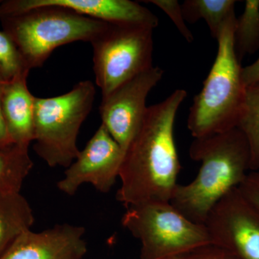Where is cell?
Instances as JSON below:
<instances>
[{
    "label": "cell",
    "mask_w": 259,
    "mask_h": 259,
    "mask_svg": "<svg viewBox=\"0 0 259 259\" xmlns=\"http://www.w3.org/2000/svg\"><path fill=\"white\" fill-rule=\"evenodd\" d=\"M187 96L177 90L166 100L148 107L124 152L116 199L127 208L170 202L181 169L175 140L177 112Z\"/></svg>",
    "instance_id": "6da1fadb"
},
{
    "label": "cell",
    "mask_w": 259,
    "mask_h": 259,
    "mask_svg": "<svg viewBox=\"0 0 259 259\" xmlns=\"http://www.w3.org/2000/svg\"><path fill=\"white\" fill-rule=\"evenodd\" d=\"M190 158L201 163L190 183L177 185L170 203L192 222L204 224L218 202L238 188L250 170V151L239 129L194 139Z\"/></svg>",
    "instance_id": "7a4b0ae2"
},
{
    "label": "cell",
    "mask_w": 259,
    "mask_h": 259,
    "mask_svg": "<svg viewBox=\"0 0 259 259\" xmlns=\"http://www.w3.org/2000/svg\"><path fill=\"white\" fill-rule=\"evenodd\" d=\"M236 18H230L220 32L215 60L190 107L187 127L194 139L222 134L238 125L246 88L233 42Z\"/></svg>",
    "instance_id": "3957f363"
},
{
    "label": "cell",
    "mask_w": 259,
    "mask_h": 259,
    "mask_svg": "<svg viewBox=\"0 0 259 259\" xmlns=\"http://www.w3.org/2000/svg\"><path fill=\"white\" fill-rule=\"evenodd\" d=\"M0 21L30 71L41 67L58 47L73 42H91L107 24L54 5L1 17Z\"/></svg>",
    "instance_id": "277c9868"
},
{
    "label": "cell",
    "mask_w": 259,
    "mask_h": 259,
    "mask_svg": "<svg viewBox=\"0 0 259 259\" xmlns=\"http://www.w3.org/2000/svg\"><path fill=\"white\" fill-rule=\"evenodd\" d=\"M95 85L76 83L60 96L40 98L34 105V150L50 167H68L79 156L80 127L93 109Z\"/></svg>",
    "instance_id": "5b68a950"
},
{
    "label": "cell",
    "mask_w": 259,
    "mask_h": 259,
    "mask_svg": "<svg viewBox=\"0 0 259 259\" xmlns=\"http://www.w3.org/2000/svg\"><path fill=\"white\" fill-rule=\"evenodd\" d=\"M121 223L141 241L143 259H170L212 243L205 225L192 222L170 202L131 206Z\"/></svg>",
    "instance_id": "8992f818"
},
{
    "label": "cell",
    "mask_w": 259,
    "mask_h": 259,
    "mask_svg": "<svg viewBox=\"0 0 259 259\" xmlns=\"http://www.w3.org/2000/svg\"><path fill=\"white\" fill-rule=\"evenodd\" d=\"M153 30L139 24L107 23L90 42L102 97L153 66Z\"/></svg>",
    "instance_id": "52a82bcc"
},
{
    "label": "cell",
    "mask_w": 259,
    "mask_h": 259,
    "mask_svg": "<svg viewBox=\"0 0 259 259\" xmlns=\"http://www.w3.org/2000/svg\"><path fill=\"white\" fill-rule=\"evenodd\" d=\"M204 225L214 244L238 259H259V212L238 188L218 202Z\"/></svg>",
    "instance_id": "ba28073f"
},
{
    "label": "cell",
    "mask_w": 259,
    "mask_h": 259,
    "mask_svg": "<svg viewBox=\"0 0 259 259\" xmlns=\"http://www.w3.org/2000/svg\"><path fill=\"white\" fill-rule=\"evenodd\" d=\"M163 74L161 68L152 66L102 97V124L124 152L144 118L148 94L161 81Z\"/></svg>",
    "instance_id": "9c48e42d"
},
{
    "label": "cell",
    "mask_w": 259,
    "mask_h": 259,
    "mask_svg": "<svg viewBox=\"0 0 259 259\" xmlns=\"http://www.w3.org/2000/svg\"><path fill=\"white\" fill-rule=\"evenodd\" d=\"M124 151L101 124L79 156L57 183L61 192L72 196L81 185L90 184L102 193L111 190L119 178Z\"/></svg>",
    "instance_id": "30bf717a"
},
{
    "label": "cell",
    "mask_w": 259,
    "mask_h": 259,
    "mask_svg": "<svg viewBox=\"0 0 259 259\" xmlns=\"http://www.w3.org/2000/svg\"><path fill=\"white\" fill-rule=\"evenodd\" d=\"M44 5L64 7L76 13L109 23H133L153 29L158 25L154 13L130 0H5L0 1V18Z\"/></svg>",
    "instance_id": "8fae6325"
},
{
    "label": "cell",
    "mask_w": 259,
    "mask_h": 259,
    "mask_svg": "<svg viewBox=\"0 0 259 259\" xmlns=\"http://www.w3.org/2000/svg\"><path fill=\"white\" fill-rule=\"evenodd\" d=\"M85 228L56 225L41 232L28 231L19 236L0 259H82L88 252Z\"/></svg>",
    "instance_id": "7c38bea8"
},
{
    "label": "cell",
    "mask_w": 259,
    "mask_h": 259,
    "mask_svg": "<svg viewBox=\"0 0 259 259\" xmlns=\"http://www.w3.org/2000/svg\"><path fill=\"white\" fill-rule=\"evenodd\" d=\"M29 73L5 81L2 93V110L12 142L28 148L34 141L35 98L27 85Z\"/></svg>",
    "instance_id": "4fadbf2b"
},
{
    "label": "cell",
    "mask_w": 259,
    "mask_h": 259,
    "mask_svg": "<svg viewBox=\"0 0 259 259\" xmlns=\"http://www.w3.org/2000/svg\"><path fill=\"white\" fill-rule=\"evenodd\" d=\"M34 223L31 207L20 192L0 193V256Z\"/></svg>",
    "instance_id": "5bb4252c"
},
{
    "label": "cell",
    "mask_w": 259,
    "mask_h": 259,
    "mask_svg": "<svg viewBox=\"0 0 259 259\" xmlns=\"http://www.w3.org/2000/svg\"><path fill=\"white\" fill-rule=\"evenodd\" d=\"M236 3L234 0H186L181 5L185 22L194 23L204 20L211 35L217 40L225 24L236 15Z\"/></svg>",
    "instance_id": "9a60e30c"
},
{
    "label": "cell",
    "mask_w": 259,
    "mask_h": 259,
    "mask_svg": "<svg viewBox=\"0 0 259 259\" xmlns=\"http://www.w3.org/2000/svg\"><path fill=\"white\" fill-rule=\"evenodd\" d=\"M32 167L28 148L15 145L0 148V193L20 192Z\"/></svg>",
    "instance_id": "2e32d148"
},
{
    "label": "cell",
    "mask_w": 259,
    "mask_h": 259,
    "mask_svg": "<svg viewBox=\"0 0 259 259\" xmlns=\"http://www.w3.org/2000/svg\"><path fill=\"white\" fill-rule=\"evenodd\" d=\"M233 42L240 62L259 50V0L245 1L243 13L236 18Z\"/></svg>",
    "instance_id": "e0dca14e"
},
{
    "label": "cell",
    "mask_w": 259,
    "mask_h": 259,
    "mask_svg": "<svg viewBox=\"0 0 259 259\" xmlns=\"http://www.w3.org/2000/svg\"><path fill=\"white\" fill-rule=\"evenodd\" d=\"M237 128L244 135L249 147L250 171L259 169V83L246 88Z\"/></svg>",
    "instance_id": "ac0fdd59"
},
{
    "label": "cell",
    "mask_w": 259,
    "mask_h": 259,
    "mask_svg": "<svg viewBox=\"0 0 259 259\" xmlns=\"http://www.w3.org/2000/svg\"><path fill=\"white\" fill-rule=\"evenodd\" d=\"M30 73L23 58L9 35L0 30V76L10 81L19 75Z\"/></svg>",
    "instance_id": "d6986e66"
},
{
    "label": "cell",
    "mask_w": 259,
    "mask_h": 259,
    "mask_svg": "<svg viewBox=\"0 0 259 259\" xmlns=\"http://www.w3.org/2000/svg\"><path fill=\"white\" fill-rule=\"evenodd\" d=\"M144 3H149L157 6L160 10L164 12L168 18L175 24V26L188 42H192L194 40V35L190 29L186 25L183 13H182V5L177 0H150L144 1Z\"/></svg>",
    "instance_id": "ffe728a7"
},
{
    "label": "cell",
    "mask_w": 259,
    "mask_h": 259,
    "mask_svg": "<svg viewBox=\"0 0 259 259\" xmlns=\"http://www.w3.org/2000/svg\"><path fill=\"white\" fill-rule=\"evenodd\" d=\"M170 259H238L236 255L214 243L202 245Z\"/></svg>",
    "instance_id": "44dd1931"
},
{
    "label": "cell",
    "mask_w": 259,
    "mask_h": 259,
    "mask_svg": "<svg viewBox=\"0 0 259 259\" xmlns=\"http://www.w3.org/2000/svg\"><path fill=\"white\" fill-rule=\"evenodd\" d=\"M238 189L244 198L259 212V169L248 172Z\"/></svg>",
    "instance_id": "7402d4cb"
},
{
    "label": "cell",
    "mask_w": 259,
    "mask_h": 259,
    "mask_svg": "<svg viewBox=\"0 0 259 259\" xmlns=\"http://www.w3.org/2000/svg\"><path fill=\"white\" fill-rule=\"evenodd\" d=\"M241 75L245 88L259 83V57L253 64L242 68Z\"/></svg>",
    "instance_id": "603a6c76"
},
{
    "label": "cell",
    "mask_w": 259,
    "mask_h": 259,
    "mask_svg": "<svg viewBox=\"0 0 259 259\" xmlns=\"http://www.w3.org/2000/svg\"><path fill=\"white\" fill-rule=\"evenodd\" d=\"M5 81L0 76V148H5L13 146V143L10 139L6 124H5L3 110H2V93Z\"/></svg>",
    "instance_id": "cb8c5ba5"
}]
</instances>
